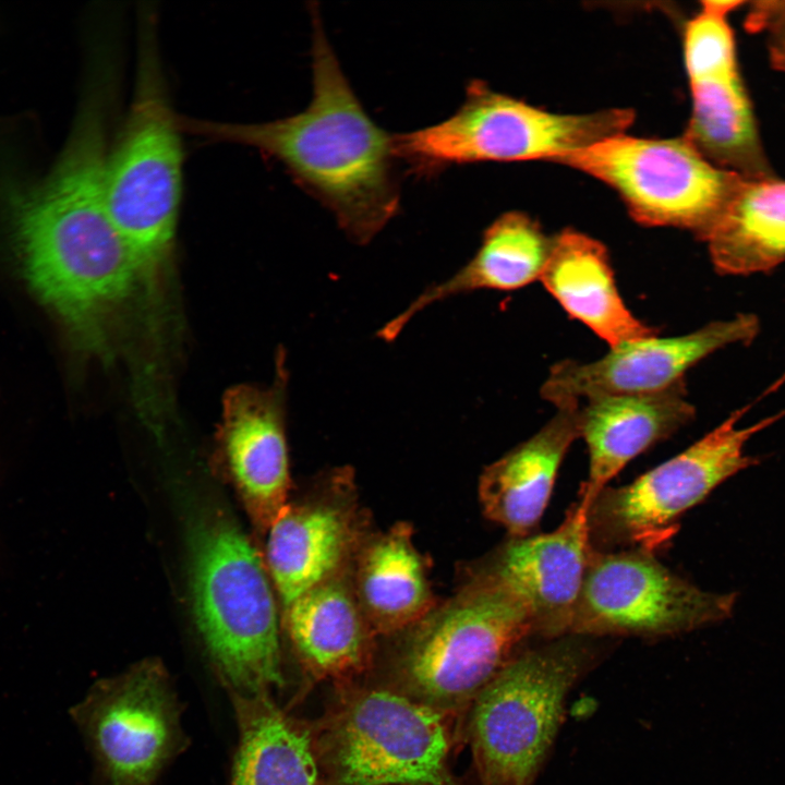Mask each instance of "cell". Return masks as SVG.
<instances>
[{"instance_id":"6da1fadb","label":"cell","mask_w":785,"mask_h":785,"mask_svg":"<svg viewBox=\"0 0 785 785\" xmlns=\"http://www.w3.org/2000/svg\"><path fill=\"white\" fill-rule=\"evenodd\" d=\"M107 153L102 133L80 129L43 182L0 181L28 286L59 323L72 352L105 362L113 358L129 304L136 297L143 304L136 268L106 208Z\"/></svg>"},{"instance_id":"7a4b0ae2","label":"cell","mask_w":785,"mask_h":785,"mask_svg":"<svg viewBox=\"0 0 785 785\" xmlns=\"http://www.w3.org/2000/svg\"><path fill=\"white\" fill-rule=\"evenodd\" d=\"M313 95L301 112L253 123L179 116L182 133L254 148L280 164L335 216L358 244L369 243L399 212L392 134L364 110L310 7Z\"/></svg>"},{"instance_id":"3957f363","label":"cell","mask_w":785,"mask_h":785,"mask_svg":"<svg viewBox=\"0 0 785 785\" xmlns=\"http://www.w3.org/2000/svg\"><path fill=\"white\" fill-rule=\"evenodd\" d=\"M138 26L134 93L109 145L104 191L108 216L134 263L144 302L161 311L182 200V131L166 86L155 15L145 11Z\"/></svg>"},{"instance_id":"277c9868","label":"cell","mask_w":785,"mask_h":785,"mask_svg":"<svg viewBox=\"0 0 785 785\" xmlns=\"http://www.w3.org/2000/svg\"><path fill=\"white\" fill-rule=\"evenodd\" d=\"M195 621L227 690L282 686L276 600L266 563L234 520L209 509L190 529Z\"/></svg>"},{"instance_id":"5b68a950","label":"cell","mask_w":785,"mask_h":785,"mask_svg":"<svg viewBox=\"0 0 785 785\" xmlns=\"http://www.w3.org/2000/svg\"><path fill=\"white\" fill-rule=\"evenodd\" d=\"M599 638L567 635L523 647L471 703L482 785H533L576 683L600 661Z\"/></svg>"},{"instance_id":"8992f818","label":"cell","mask_w":785,"mask_h":785,"mask_svg":"<svg viewBox=\"0 0 785 785\" xmlns=\"http://www.w3.org/2000/svg\"><path fill=\"white\" fill-rule=\"evenodd\" d=\"M406 631L396 659L403 693L443 712L472 703L535 637L527 606L482 569Z\"/></svg>"},{"instance_id":"52a82bcc","label":"cell","mask_w":785,"mask_h":785,"mask_svg":"<svg viewBox=\"0 0 785 785\" xmlns=\"http://www.w3.org/2000/svg\"><path fill=\"white\" fill-rule=\"evenodd\" d=\"M629 109L584 114L545 111L471 80L459 109L446 120L392 134L396 159L416 174H433L478 161L547 159L583 149L625 133L633 121Z\"/></svg>"},{"instance_id":"ba28073f","label":"cell","mask_w":785,"mask_h":785,"mask_svg":"<svg viewBox=\"0 0 785 785\" xmlns=\"http://www.w3.org/2000/svg\"><path fill=\"white\" fill-rule=\"evenodd\" d=\"M748 409L735 410L684 451L632 482L602 488L588 507L592 548L654 554L677 533L686 511L730 476L757 464L758 459L746 452L747 443L785 414L740 426Z\"/></svg>"},{"instance_id":"9c48e42d","label":"cell","mask_w":785,"mask_h":785,"mask_svg":"<svg viewBox=\"0 0 785 785\" xmlns=\"http://www.w3.org/2000/svg\"><path fill=\"white\" fill-rule=\"evenodd\" d=\"M555 161L608 184L638 222L684 228L702 241L745 180L710 162L684 136L620 133Z\"/></svg>"},{"instance_id":"30bf717a","label":"cell","mask_w":785,"mask_h":785,"mask_svg":"<svg viewBox=\"0 0 785 785\" xmlns=\"http://www.w3.org/2000/svg\"><path fill=\"white\" fill-rule=\"evenodd\" d=\"M735 593L705 591L637 551H592L569 635L591 638L676 636L721 623Z\"/></svg>"},{"instance_id":"8fae6325","label":"cell","mask_w":785,"mask_h":785,"mask_svg":"<svg viewBox=\"0 0 785 785\" xmlns=\"http://www.w3.org/2000/svg\"><path fill=\"white\" fill-rule=\"evenodd\" d=\"M445 712L404 693L364 690L337 713L327 736L335 785H455Z\"/></svg>"},{"instance_id":"7c38bea8","label":"cell","mask_w":785,"mask_h":785,"mask_svg":"<svg viewBox=\"0 0 785 785\" xmlns=\"http://www.w3.org/2000/svg\"><path fill=\"white\" fill-rule=\"evenodd\" d=\"M70 714L108 785H153L186 742L180 705L157 659L98 680Z\"/></svg>"},{"instance_id":"4fadbf2b","label":"cell","mask_w":785,"mask_h":785,"mask_svg":"<svg viewBox=\"0 0 785 785\" xmlns=\"http://www.w3.org/2000/svg\"><path fill=\"white\" fill-rule=\"evenodd\" d=\"M753 314L715 321L677 337L656 335L611 348L592 362L563 360L550 369L541 396L556 408L607 395L650 394L684 382L686 372L725 347L759 334Z\"/></svg>"},{"instance_id":"5bb4252c","label":"cell","mask_w":785,"mask_h":785,"mask_svg":"<svg viewBox=\"0 0 785 785\" xmlns=\"http://www.w3.org/2000/svg\"><path fill=\"white\" fill-rule=\"evenodd\" d=\"M287 383L280 350L271 386L238 385L225 394L217 433L220 461L263 533L288 506Z\"/></svg>"},{"instance_id":"9a60e30c","label":"cell","mask_w":785,"mask_h":785,"mask_svg":"<svg viewBox=\"0 0 785 785\" xmlns=\"http://www.w3.org/2000/svg\"><path fill=\"white\" fill-rule=\"evenodd\" d=\"M589 503L579 494L555 530L510 536L482 568L527 606L542 640L569 635L593 551Z\"/></svg>"},{"instance_id":"2e32d148","label":"cell","mask_w":785,"mask_h":785,"mask_svg":"<svg viewBox=\"0 0 785 785\" xmlns=\"http://www.w3.org/2000/svg\"><path fill=\"white\" fill-rule=\"evenodd\" d=\"M580 404L589 474L579 494L592 499L633 458L695 419L685 382L655 392L607 395Z\"/></svg>"},{"instance_id":"e0dca14e","label":"cell","mask_w":785,"mask_h":785,"mask_svg":"<svg viewBox=\"0 0 785 785\" xmlns=\"http://www.w3.org/2000/svg\"><path fill=\"white\" fill-rule=\"evenodd\" d=\"M351 506L336 497L288 504L267 531L265 563L285 609L343 572L358 550L359 527Z\"/></svg>"},{"instance_id":"ac0fdd59","label":"cell","mask_w":785,"mask_h":785,"mask_svg":"<svg viewBox=\"0 0 785 785\" xmlns=\"http://www.w3.org/2000/svg\"><path fill=\"white\" fill-rule=\"evenodd\" d=\"M580 437V403L557 408L533 436L485 468L479 482L484 515L510 536L533 533L551 499L559 467Z\"/></svg>"},{"instance_id":"d6986e66","label":"cell","mask_w":785,"mask_h":785,"mask_svg":"<svg viewBox=\"0 0 785 785\" xmlns=\"http://www.w3.org/2000/svg\"><path fill=\"white\" fill-rule=\"evenodd\" d=\"M540 280L564 310L611 348L655 336L624 303L605 246L572 229L553 238Z\"/></svg>"},{"instance_id":"ffe728a7","label":"cell","mask_w":785,"mask_h":785,"mask_svg":"<svg viewBox=\"0 0 785 785\" xmlns=\"http://www.w3.org/2000/svg\"><path fill=\"white\" fill-rule=\"evenodd\" d=\"M689 85L692 107L683 136L710 162L746 180L775 177L738 58Z\"/></svg>"},{"instance_id":"44dd1931","label":"cell","mask_w":785,"mask_h":785,"mask_svg":"<svg viewBox=\"0 0 785 785\" xmlns=\"http://www.w3.org/2000/svg\"><path fill=\"white\" fill-rule=\"evenodd\" d=\"M552 245L553 238L528 215L503 214L485 229L480 247L466 265L447 280L427 287L377 337L394 341L418 313L435 302L481 289L515 290L540 279Z\"/></svg>"},{"instance_id":"7402d4cb","label":"cell","mask_w":785,"mask_h":785,"mask_svg":"<svg viewBox=\"0 0 785 785\" xmlns=\"http://www.w3.org/2000/svg\"><path fill=\"white\" fill-rule=\"evenodd\" d=\"M286 627L304 667L318 677H338L366 663L374 635L343 572L295 599Z\"/></svg>"},{"instance_id":"603a6c76","label":"cell","mask_w":785,"mask_h":785,"mask_svg":"<svg viewBox=\"0 0 785 785\" xmlns=\"http://www.w3.org/2000/svg\"><path fill=\"white\" fill-rule=\"evenodd\" d=\"M352 585L374 635L406 631L435 606L425 564L407 523L366 542Z\"/></svg>"},{"instance_id":"cb8c5ba5","label":"cell","mask_w":785,"mask_h":785,"mask_svg":"<svg viewBox=\"0 0 785 785\" xmlns=\"http://www.w3.org/2000/svg\"><path fill=\"white\" fill-rule=\"evenodd\" d=\"M228 692L240 733L231 785H317L310 730L285 714L268 691Z\"/></svg>"},{"instance_id":"d4e9b609","label":"cell","mask_w":785,"mask_h":785,"mask_svg":"<svg viewBox=\"0 0 785 785\" xmlns=\"http://www.w3.org/2000/svg\"><path fill=\"white\" fill-rule=\"evenodd\" d=\"M722 275L768 273L785 263V180H744L703 240Z\"/></svg>"},{"instance_id":"484cf974","label":"cell","mask_w":785,"mask_h":785,"mask_svg":"<svg viewBox=\"0 0 785 785\" xmlns=\"http://www.w3.org/2000/svg\"><path fill=\"white\" fill-rule=\"evenodd\" d=\"M746 7V29L764 36L772 68L785 73V1H748Z\"/></svg>"},{"instance_id":"4316f807","label":"cell","mask_w":785,"mask_h":785,"mask_svg":"<svg viewBox=\"0 0 785 785\" xmlns=\"http://www.w3.org/2000/svg\"><path fill=\"white\" fill-rule=\"evenodd\" d=\"M783 384H785V373H784L776 382H774V383L772 384V386L768 389L766 392H772V391L776 390V389L780 388Z\"/></svg>"},{"instance_id":"83f0119b","label":"cell","mask_w":785,"mask_h":785,"mask_svg":"<svg viewBox=\"0 0 785 785\" xmlns=\"http://www.w3.org/2000/svg\"><path fill=\"white\" fill-rule=\"evenodd\" d=\"M785 412V410H783Z\"/></svg>"}]
</instances>
